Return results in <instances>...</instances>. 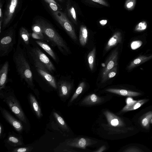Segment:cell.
Segmentation results:
<instances>
[{"label":"cell","instance_id":"36","mask_svg":"<svg viewBox=\"0 0 152 152\" xmlns=\"http://www.w3.org/2000/svg\"><path fill=\"white\" fill-rule=\"evenodd\" d=\"M33 149L32 147L16 148L13 149V152H30Z\"/></svg>","mask_w":152,"mask_h":152},{"label":"cell","instance_id":"24","mask_svg":"<svg viewBox=\"0 0 152 152\" xmlns=\"http://www.w3.org/2000/svg\"><path fill=\"white\" fill-rule=\"evenodd\" d=\"M53 114L57 124L63 130L69 132V128L63 118L56 112H54Z\"/></svg>","mask_w":152,"mask_h":152},{"label":"cell","instance_id":"35","mask_svg":"<svg viewBox=\"0 0 152 152\" xmlns=\"http://www.w3.org/2000/svg\"><path fill=\"white\" fill-rule=\"evenodd\" d=\"M142 42L140 40H136L132 41L130 45L131 48L135 50L139 48L142 45Z\"/></svg>","mask_w":152,"mask_h":152},{"label":"cell","instance_id":"15","mask_svg":"<svg viewBox=\"0 0 152 152\" xmlns=\"http://www.w3.org/2000/svg\"><path fill=\"white\" fill-rule=\"evenodd\" d=\"M44 41L39 40H36L35 42L51 56L56 62L58 63L59 61L58 59L56 53L51 47Z\"/></svg>","mask_w":152,"mask_h":152},{"label":"cell","instance_id":"11","mask_svg":"<svg viewBox=\"0 0 152 152\" xmlns=\"http://www.w3.org/2000/svg\"><path fill=\"white\" fill-rule=\"evenodd\" d=\"M118 51L116 49L112 52L107 60L102 71L101 82L103 80L107 72L114 66L118 65Z\"/></svg>","mask_w":152,"mask_h":152},{"label":"cell","instance_id":"20","mask_svg":"<svg viewBox=\"0 0 152 152\" xmlns=\"http://www.w3.org/2000/svg\"><path fill=\"white\" fill-rule=\"evenodd\" d=\"M29 99L31 107L35 114L38 118L42 116L40 106L34 96L31 94L29 95Z\"/></svg>","mask_w":152,"mask_h":152},{"label":"cell","instance_id":"5","mask_svg":"<svg viewBox=\"0 0 152 152\" xmlns=\"http://www.w3.org/2000/svg\"><path fill=\"white\" fill-rule=\"evenodd\" d=\"M27 46L29 55L33 59H36L42 64L51 73L56 71L55 67L48 57L37 46Z\"/></svg>","mask_w":152,"mask_h":152},{"label":"cell","instance_id":"1","mask_svg":"<svg viewBox=\"0 0 152 152\" xmlns=\"http://www.w3.org/2000/svg\"><path fill=\"white\" fill-rule=\"evenodd\" d=\"M20 39L18 38L13 56V61L21 79L25 81L28 87L33 90L34 85L33 74L26 53L21 46Z\"/></svg>","mask_w":152,"mask_h":152},{"label":"cell","instance_id":"3","mask_svg":"<svg viewBox=\"0 0 152 152\" xmlns=\"http://www.w3.org/2000/svg\"><path fill=\"white\" fill-rule=\"evenodd\" d=\"M15 31L11 28L1 34L0 57L7 56L14 48L16 43Z\"/></svg>","mask_w":152,"mask_h":152},{"label":"cell","instance_id":"7","mask_svg":"<svg viewBox=\"0 0 152 152\" xmlns=\"http://www.w3.org/2000/svg\"><path fill=\"white\" fill-rule=\"evenodd\" d=\"M33 59L37 72L50 86L56 89L57 88V83L51 73L41 63L36 59Z\"/></svg>","mask_w":152,"mask_h":152},{"label":"cell","instance_id":"40","mask_svg":"<svg viewBox=\"0 0 152 152\" xmlns=\"http://www.w3.org/2000/svg\"><path fill=\"white\" fill-rule=\"evenodd\" d=\"M3 127L1 124L0 125V137L1 138L3 137Z\"/></svg>","mask_w":152,"mask_h":152},{"label":"cell","instance_id":"13","mask_svg":"<svg viewBox=\"0 0 152 152\" xmlns=\"http://www.w3.org/2000/svg\"><path fill=\"white\" fill-rule=\"evenodd\" d=\"M59 96L65 98L69 95L72 88V85L68 81L65 80H60L57 83Z\"/></svg>","mask_w":152,"mask_h":152},{"label":"cell","instance_id":"9","mask_svg":"<svg viewBox=\"0 0 152 152\" xmlns=\"http://www.w3.org/2000/svg\"><path fill=\"white\" fill-rule=\"evenodd\" d=\"M97 142L87 138L77 137L68 140L66 142V145L71 147L85 149L87 146L91 145Z\"/></svg>","mask_w":152,"mask_h":152},{"label":"cell","instance_id":"14","mask_svg":"<svg viewBox=\"0 0 152 152\" xmlns=\"http://www.w3.org/2000/svg\"><path fill=\"white\" fill-rule=\"evenodd\" d=\"M9 64L7 61L3 64L0 69V90L5 88L8 81Z\"/></svg>","mask_w":152,"mask_h":152},{"label":"cell","instance_id":"26","mask_svg":"<svg viewBox=\"0 0 152 152\" xmlns=\"http://www.w3.org/2000/svg\"><path fill=\"white\" fill-rule=\"evenodd\" d=\"M7 142L10 145L13 146L21 145L23 144V142L20 138L12 135L8 136Z\"/></svg>","mask_w":152,"mask_h":152},{"label":"cell","instance_id":"4","mask_svg":"<svg viewBox=\"0 0 152 152\" xmlns=\"http://www.w3.org/2000/svg\"><path fill=\"white\" fill-rule=\"evenodd\" d=\"M0 93V96L4 99L11 111L21 121L25 124L27 122L26 116L21 107L13 93Z\"/></svg>","mask_w":152,"mask_h":152},{"label":"cell","instance_id":"29","mask_svg":"<svg viewBox=\"0 0 152 152\" xmlns=\"http://www.w3.org/2000/svg\"><path fill=\"white\" fill-rule=\"evenodd\" d=\"M32 30L33 32L39 37L40 40L46 41L41 28L38 24L36 23L34 24L32 26Z\"/></svg>","mask_w":152,"mask_h":152},{"label":"cell","instance_id":"30","mask_svg":"<svg viewBox=\"0 0 152 152\" xmlns=\"http://www.w3.org/2000/svg\"><path fill=\"white\" fill-rule=\"evenodd\" d=\"M85 83L83 82H81L79 84L75 91L73 94L71 99H70V102H72L77 98L78 96L83 91L84 88L85 87Z\"/></svg>","mask_w":152,"mask_h":152},{"label":"cell","instance_id":"18","mask_svg":"<svg viewBox=\"0 0 152 152\" xmlns=\"http://www.w3.org/2000/svg\"><path fill=\"white\" fill-rule=\"evenodd\" d=\"M106 91L110 93L124 96H135L141 94L139 92L122 89L108 88L106 89Z\"/></svg>","mask_w":152,"mask_h":152},{"label":"cell","instance_id":"31","mask_svg":"<svg viewBox=\"0 0 152 152\" xmlns=\"http://www.w3.org/2000/svg\"><path fill=\"white\" fill-rule=\"evenodd\" d=\"M117 66H114L111 69L107 74L102 83H104L108 80L114 77L115 76L117 72Z\"/></svg>","mask_w":152,"mask_h":152},{"label":"cell","instance_id":"8","mask_svg":"<svg viewBox=\"0 0 152 152\" xmlns=\"http://www.w3.org/2000/svg\"><path fill=\"white\" fill-rule=\"evenodd\" d=\"M104 114L107 119L108 126L110 130L118 132V128L125 126V124L122 119L114 113L106 110L104 112Z\"/></svg>","mask_w":152,"mask_h":152},{"label":"cell","instance_id":"39","mask_svg":"<svg viewBox=\"0 0 152 152\" xmlns=\"http://www.w3.org/2000/svg\"><path fill=\"white\" fill-rule=\"evenodd\" d=\"M106 148L104 145H103L99 149L96 151H94L95 152H102L106 150Z\"/></svg>","mask_w":152,"mask_h":152},{"label":"cell","instance_id":"16","mask_svg":"<svg viewBox=\"0 0 152 152\" xmlns=\"http://www.w3.org/2000/svg\"><path fill=\"white\" fill-rule=\"evenodd\" d=\"M102 98L93 94L85 97L81 102V104L84 105H93L99 104L102 102Z\"/></svg>","mask_w":152,"mask_h":152},{"label":"cell","instance_id":"23","mask_svg":"<svg viewBox=\"0 0 152 152\" xmlns=\"http://www.w3.org/2000/svg\"><path fill=\"white\" fill-rule=\"evenodd\" d=\"M152 118V111H150L144 114L140 119L141 124L142 126L145 129H148Z\"/></svg>","mask_w":152,"mask_h":152},{"label":"cell","instance_id":"38","mask_svg":"<svg viewBox=\"0 0 152 152\" xmlns=\"http://www.w3.org/2000/svg\"><path fill=\"white\" fill-rule=\"evenodd\" d=\"M96 3L106 7L109 6L108 3L105 0H90Z\"/></svg>","mask_w":152,"mask_h":152},{"label":"cell","instance_id":"37","mask_svg":"<svg viewBox=\"0 0 152 152\" xmlns=\"http://www.w3.org/2000/svg\"><path fill=\"white\" fill-rule=\"evenodd\" d=\"M124 152H142L143 151L141 150L138 148L135 147H131L128 148L125 150L124 151Z\"/></svg>","mask_w":152,"mask_h":152},{"label":"cell","instance_id":"42","mask_svg":"<svg viewBox=\"0 0 152 152\" xmlns=\"http://www.w3.org/2000/svg\"><path fill=\"white\" fill-rule=\"evenodd\" d=\"M107 22V20H102L99 21L100 24L102 25H105Z\"/></svg>","mask_w":152,"mask_h":152},{"label":"cell","instance_id":"19","mask_svg":"<svg viewBox=\"0 0 152 152\" xmlns=\"http://www.w3.org/2000/svg\"><path fill=\"white\" fill-rule=\"evenodd\" d=\"M148 99H144L138 101L133 100L132 102L126 105L122 109V111L127 112L136 110L147 102Z\"/></svg>","mask_w":152,"mask_h":152},{"label":"cell","instance_id":"41","mask_svg":"<svg viewBox=\"0 0 152 152\" xmlns=\"http://www.w3.org/2000/svg\"><path fill=\"white\" fill-rule=\"evenodd\" d=\"M133 100V99L131 97H127L126 100V104L132 102Z\"/></svg>","mask_w":152,"mask_h":152},{"label":"cell","instance_id":"25","mask_svg":"<svg viewBox=\"0 0 152 152\" xmlns=\"http://www.w3.org/2000/svg\"><path fill=\"white\" fill-rule=\"evenodd\" d=\"M20 39L26 46H29L30 42V36L27 30L24 27H21L19 31Z\"/></svg>","mask_w":152,"mask_h":152},{"label":"cell","instance_id":"2","mask_svg":"<svg viewBox=\"0 0 152 152\" xmlns=\"http://www.w3.org/2000/svg\"><path fill=\"white\" fill-rule=\"evenodd\" d=\"M36 23L41 28L46 41L50 42L53 46L56 47L64 54L69 52V49L64 40L51 25L42 20H37Z\"/></svg>","mask_w":152,"mask_h":152},{"label":"cell","instance_id":"22","mask_svg":"<svg viewBox=\"0 0 152 152\" xmlns=\"http://www.w3.org/2000/svg\"><path fill=\"white\" fill-rule=\"evenodd\" d=\"M152 58V55L149 56H140L132 61L128 67L129 69H131L136 66L139 65Z\"/></svg>","mask_w":152,"mask_h":152},{"label":"cell","instance_id":"34","mask_svg":"<svg viewBox=\"0 0 152 152\" xmlns=\"http://www.w3.org/2000/svg\"><path fill=\"white\" fill-rule=\"evenodd\" d=\"M48 3L51 9L53 11H57L58 9L57 3L54 0H44Z\"/></svg>","mask_w":152,"mask_h":152},{"label":"cell","instance_id":"10","mask_svg":"<svg viewBox=\"0 0 152 152\" xmlns=\"http://www.w3.org/2000/svg\"><path fill=\"white\" fill-rule=\"evenodd\" d=\"M19 0H9L3 17L2 27L5 28L11 20Z\"/></svg>","mask_w":152,"mask_h":152},{"label":"cell","instance_id":"27","mask_svg":"<svg viewBox=\"0 0 152 152\" xmlns=\"http://www.w3.org/2000/svg\"><path fill=\"white\" fill-rule=\"evenodd\" d=\"M67 10L70 17L73 22L76 24H77V19L75 9L69 1L67 3Z\"/></svg>","mask_w":152,"mask_h":152},{"label":"cell","instance_id":"12","mask_svg":"<svg viewBox=\"0 0 152 152\" xmlns=\"http://www.w3.org/2000/svg\"><path fill=\"white\" fill-rule=\"evenodd\" d=\"M2 114L5 120L18 132L21 133L23 127L22 123L15 118L7 110L4 108L0 107Z\"/></svg>","mask_w":152,"mask_h":152},{"label":"cell","instance_id":"28","mask_svg":"<svg viewBox=\"0 0 152 152\" xmlns=\"http://www.w3.org/2000/svg\"><path fill=\"white\" fill-rule=\"evenodd\" d=\"M96 53V49L94 48L88 53L87 59L89 68L92 71L94 68Z\"/></svg>","mask_w":152,"mask_h":152},{"label":"cell","instance_id":"21","mask_svg":"<svg viewBox=\"0 0 152 152\" xmlns=\"http://www.w3.org/2000/svg\"><path fill=\"white\" fill-rule=\"evenodd\" d=\"M88 38V31L86 27L81 25L80 28L79 39L82 46H84L86 44Z\"/></svg>","mask_w":152,"mask_h":152},{"label":"cell","instance_id":"45","mask_svg":"<svg viewBox=\"0 0 152 152\" xmlns=\"http://www.w3.org/2000/svg\"><path fill=\"white\" fill-rule=\"evenodd\" d=\"M59 0L60 1H62V0Z\"/></svg>","mask_w":152,"mask_h":152},{"label":"cell","instance_id":"33","mask_svg":"<svg viewBox=\"0 0 152 152\" xmlns=\"http://www.w3.org/2000/svg\"><path fill=\"white\" fill-rule=\"evenodd\" d=\"M136 4V0H126L124 7L128 10H132L134 8Z\"/></svg>","mask_w":152,"mask_h":152},{"label":"cell","instance_id":"44","mask_svg":"<svg viewBox=\"0 0 152 152\" xmlns=\"http://www.w3.org/2000/svg\"><path fill=\"white\" fill-rule=\"evenodd\" d=\"M150 123L152 124V118L151 119V120L150 121Z\"/></svg>","mask_w":152,"mask_h":152},{"label":"cell","instance_id":"43","mask_svg":"<svg viewBox=\"0 0 152 152\" xmlns=\"http://www.w3.org/2000/svg\"><path fill=\"white\" fill-rule=\"evenodd\" d=\"M2 11H1V6L0 7V18H1L2 17Z\"/></svg>","mask_w":152,"mask_h":152},{"label":"cell","instance_id":"6","mask_svg":"<svg viewBox=\"0 0 152 152\" xmlns=\"http://www.w3.org/2000/svg\"><path fill=\"white\" fill-rule=\"evenodd\" d=\"M53 15L55 19L67 33L71 38L75 41L77 39L74 28L66 14L62 12L54 11Z\"/></svg>","mask_w":152,"mask_h":152},{"label":"cell","instance_id":"17","mask_svg":"<svg viewBox=\"0 0 152 152\" xmlns=\"http://www.w3.org/2000/svg\"><path fill=\"white\" fill-rule=\"evenodd\" d=\"M122 40L121 33L119 31L116 32L110 38L106 46L105 50L107 51L120 43Z\"/></svg>","mask_w":152,"mask_h":152},{"label":"cell","instance_id":"32","mask_svg":"<svg viewBox=\"0 0 152 152\" xmlns=\"http://www.w3.org/2000/svg\"><path fill=\"white\" fill-rule=\"evenodd\" d=\"M147 27L146 22L143 21L139 23L134 28V31L137 32H141L146 29Z\"/></svg>","mask_w":152,"mask_h":152}]
</instances>
